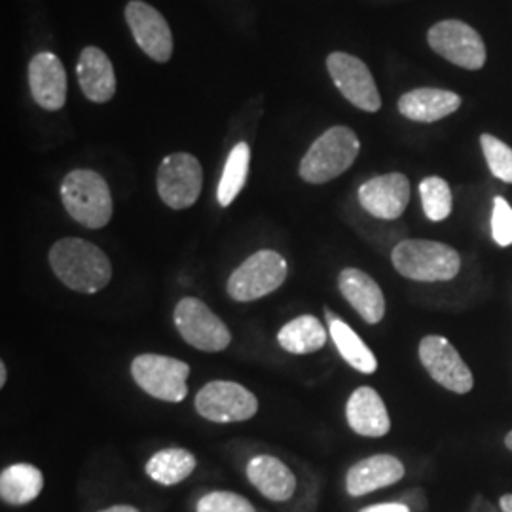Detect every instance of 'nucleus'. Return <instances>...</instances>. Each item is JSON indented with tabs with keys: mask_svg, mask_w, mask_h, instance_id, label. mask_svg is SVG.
<instances>
[{
	"mask_svg": "<svg viewBox=\"0 0 512 512\" xmlns=\"http://www.w3.org/2000/svg\"><path fill=\"white\" fill-rule=\"evenodd\" d=\"M126 21L139 48L156 63H167L173 55V35L164 16L143 0L126 6Z\"/></svg>",
	"mask_w": 512,
	"mask_h": 512,
	"instance_id": "ddd939ff",
	"label": "nucleus"
},
{
	"mask_svg": "<svg viewBox=\"0 0 512 512\" xmlns=\"http://www.w3.org/2000/svg\"><path fill=\"white\" fill-rule=\"evenodd\" d=\"M338 289L366 323L378 325L385 315V298L380 285L357 268H346L338 275Z\"/></svg>",
	"mask_w": 512,
	"mask_h": 512,
	"instance_id": "a211bd4d",
	"label": "nucleus"
},
{
	"mask_svg": "<svg viewBox=\"0 0 512 512\" xmlns=\"http://www.w3.org/2000/svg\"><path fill=\"white\" fill-rule=\"evenodd\" d=\"M289 274L287 260L272 249L249 256L228 279V294L236 302H255L277 291Z\"/></svg>",
	"mask_w": 512,
	"mask_h": 512,
	"instance_id": "39448f33",
	"label": "nucleus"
},
{
	"mask_svg": "<svg viewBox=\"0 0 512 512\" xmlns=\"http://www.w3.org/2000/svg\"><path fill=\"white\" fill-rule=\"evenodd\" d=\"M499 507L503 512H512V494H505L499 499Z\"/></svg>",
	"mask_w": 512,
	"mask_h": 512,
	"instance_id": "2f4dec72",
	"label": "nucleus"
},
{
	"mask_svg": "<svg viewBox=\"0 0 512 512\" xmlns=\"http://www.w3.org/2000/svg\"><path fill=\"white\" fill-rule=\"evenodd\" d=\"M418 351L421 365L444 389L458 395H465L473 389V372L461 359L458 349L450 344V340L439 334H429L421 340Z\"/></svg>",
	"mask_w": 512,
	"mask_h": 512,
	"instance_id": "9b49d317",
	"label": "nucleus"
},
{
	"mask_svg": "<svg viewBox=\"0 0 512 512\" xmlns=\"http://www.w3.org/2000/svg\"><path fill=\"white\" fill-rule=\"evenodd\" d=\"M131 376L135 384L158 401L183 403L188 395L190 366L179 359L156 353L139 355L131 363Z\"/></svg>",
	"mask_w": 512,
	"mask_h": 512,
	"instance_id": "423d86ee",
	"label": "nucleus"
},
{
	"mask_svg": "<svg viewBox=\"0 0 512 512\" xmlns=\"http://www.w3.org/2000/svg\"><path fill=\"white\" fill-rule=\"evenodd\" d=\"M327 330L323 323L313 315H300L281 327L277 334L279 346L293 355H308L327 344Z\"/></svg>",
	"mask_w": 512,
	"mask_h": 512,
	"instance_id": "5701e85b",
	"label": "nucleus"
},
{
	"mask_svg": "<svg viewBox=\"0 0 512 512\" xmlns=\"http://www.w3.org/2000/svg\"><path fill=\"white\" fill-rule=\"evenodd\" d=\"M50 266L57 279L76 293H99L112 279L109 256L86 239L55 241L50 249Z\"/></svg>",
	"mask_w": 512,
	"mask_h": 512,
	"instance_id": "f257e3e1",
	"label": "nucleus"
},
{
	"mask_svg": "<svg viewBox=\"0 0 512 512\" xmlns=\"http://www.w3.org/2000/svg\"><path fill=\"white\" fill-rule=\"evenodd\" d=\"M461 107L458 93L437 88H418L399 99V112L412 122L433 124L454 114Z\"/></svg>",
	"mask_w": 512,
	"mask_h": 512,
	"instance_id": "412c9836",
	"label": "nucleus"
},
{
	"mask_svg": "<svg viewBox=\"0 0 512 512\" xmlns=\"http://www.w3.org/2000/svg\"><path fill=\"white\" fill-rule=\"evenodd\" d=\"M359 512H410L408 505L404 503H378V505H370Z\"/></svg>",
	"mask_w": 512,
	"mask_h": 512,
	"instance_id": "7c9ffc66",
	"label": "nucleus"
},
{
	"mask_svg": "<svg viewBox=\"0 0 512 512\" xmlns=\"http://www.w3.org/2000/svg\"><path fill=\"white\" fill-rule=\"evenodd\" d=\"M61 202L78 224L99 230L112 219V194L107 181L92 169H74L61 184Z\"/></svg>",
	"mask_w": 512,
	"mask_h": 512,
	"instance_id": "20e7f679",
	"label": "nucleus"
},
{
	"mask_svg": "<svg viewBox=\"0 0 512 512\" xmlns=\"http://www.w3.org/2000/svg\"><path fill=\"white\" fill-rule=\"evenodd\" d=\"M421 205L427 219L433 222L448 219L452 213L450 184L440 177H427L420 184Z\"/></svg>",
	"mask_w": 512,
	"mask_h": 512,
	"instance_id": "bb28decb",
	"label": "nucleus"
},
{
	"mask_svg": "<svg viewBox=\"0 0 512 512\" xmlns=\"http://www.w3.org/2000/svg\"><path fill=\"white\" fill-rule=\"evenodd\" d=\"M329 332L338 353L351 368L363 374H374L378 370V361L372 349L366 346L363 338L351 329L346 321H342L340 317L330 321Z\"/></svg>",
	"mask_w": 512,
	"mask_h": 512,
	"instance_id": "b1692460",
	"label": "nucleus"
},
{
	"mask_svg": "<svg viewBox=\"0 0 512 512\" xmlns=\"http://www.w3.org/2000/svg\"><path fill=\"white\" fill-rule=\"evenodd\" d=\"M196 469V456L184 448H165L148 459L147 475L162 484L175 486L186 480Z\"/></svg>",
	"mask_w": 512,
	"mask_h": 512,
	"instance_id": "393cba45",
	"label": "nucleus"
},
{
	"mask_svg": "<svg viewBox=\"0 0 512 512\" xmlns=\"http://www.w3.org/2000/svg\"><path fill=\"white\" fill-rule=\"evenodd\" d=\"M346 418L349 427L361 437L380 439L391 429L389 412L380 393L372 387H359L351 393L346 406Z\"/></svg>",
	"mask_w": 512,
	"mask_h": 512,
	"instance_id": "f3484780",
	"label": "nucleus"
},
{
	"mask_svg": "<svg viewBox=\"0 0 512 512\" xmlns=\"http://www.w3.org/2000/svg\"><path fill=\"white\" fill-rule=\"evenodd\" d=\"M357 198L368 215L382 220L399 219L410 202V181L403 173H387L361 184Z\"/></svg>",
	"mask_w": 512,
	"mask_h": 512,
	"instance_id": "4468645a",
	"label": "nucleus"
},
{
	"mask_svg": "<svg viewBox=\"0 0 512 512\" xmlns=\"http://www.w3.org/2000/svg\"><path fill=\"white\" fill-rule=\"evenodd\" d=\"M249 164H251V147L241 141L230 150L228 160L224 164V171L220 177L219 188H217V200H219L220 207H230L238 198L239 192L247 183Z\"/></svg>",
	"mask_w": 512,
	"mask_h": 512,
	"instance_id": "a878e982",
	"label": "nucleus"
},
{
	"mask_svg": "<svg viewBox=\"0 0 512 512\" xmlns=\"http://www.w3.org/2000/svg\"><path fill=\"white\" fill-rule=\"evenodd\" d=\"M492 236L499 247L512 245V207L501 196H497L494 200Z\"/></svg>",
	"mask_w": 512,
	"mask_h": 512,
	"instance_id": "c756f323",
	"label": "nucleus"
},
{
	"mask_svg": "<svg viewBox=\"0 0 512 512\" xmlns=\"http://www.w3.org/2000/svg\"><path fill=\"white\" fill-rule=\"evenodd\" d=\"M6 384V365L0 363V387H4Z\"/></svg>",
	"mask_w": 512,
	"mask_h": 512,
	"instance_id": "72a5a7b5",
	"label": "nucleus"
},
{
	"mask_svg": "<svg viewBox=\"0 0 512 512\" xmlns=\"http://www.w3.org/2000/svg\"><path fill=\"white\" fill-rule=\"evenodd\" d=\"M247 478L266 499L283 503L296 492L293 471L274 456H255L247 463Z\"/></svg>",
	"mask_w": 512,
	"mask_h": 512,
	"instance_id": "aec40b11",
	"label": "nucleus"
},
{
	"mask_svg": "<svg viewBox=\"0 0 512 512\" xmlns=\"http://www.w3.org/2000/svg\"><path fill=\"white\" fill-rule=\"evenodd\" d=\"M480 147L484 150L492 175L503 183L512 184V148L488 133L480 137Z\"/></svg>",
	"mask_w": 512,
	"mask_h": 512,
	"instance_id": "cd10ccee",
	"label": "nucleus"
},
{
	"mask_svg": "<svg viewBox=\"0 0 512 512\" xmlns=\"http://www.w3.org/2000/svg\"><path fill=\"white\" fill-rule=\"evenodd\" d=\"M361 152V141L353 129L334 126L327 129L304 154L298 173L302 181L325 184L346 173Z\"/></svg>",
	"mask_w": 512,
	"mask_h": 512,
	"instance_id": "7ed1b4c3",
	"label": "nucleus"
},
{
	"mask_svg": "<svg viewBox=\"0 0 512 512\" xmlns=\"http://www.w3.org/2000/svg\"><path fill=\"white\" fill-rule=\"evenodd\" d=\"M99 512H139V509H135L131 505H114V507H109V509Z\"/></svg>",
	"mask_w": 512,
	"mask_h": 512,
	"instance_id": "473e14b6",
	"label": "nucleus"
},
{
	"mask_svg": "<svg viewBox=\"0 0 512 512\" xmlns=\"http://www.w3.org/2000/svg\"><path fill=\"white\" fill-rule=\"evenodd\" d=\"M194 404L202 418L215 423L251 420L258 412V401L247 387L224 380L203 385Z\"/></svg>",
	"mask_w": 512,
	"mask_h": 512,
	"instance_id": "9d476101",
	"label": "nucleus"
},
{
	"mask_svg": "<svg viewBox=\"0 0 512 512\" xmlns=\"http://www.w3.org/2000/svg\"><path fill=\"white\" fill-rule=\"evenodd\" d=\"M431 50L467 71H480L486 63V46L475 29L459 19H446L427 33Z\"/></svg>",
	"mask_w": 512,
	"mask_h": 512,
	"instance_id": "1a4fd4ad",
	"label": "nucleus"
},
{
	"mask_svg": "<svg viewBox=\"0 0 512 512\" xmlns=\"http://www.w3.org/2000/svg\"><path fill=\"white\" fill-rule=\"evenodd\" d=\"M44 476L29 463H14L0 475V497L8 505H27L42 494Z\"/></svg>",
	"mask_w": 512,
	"mask_h": 512,
	"instance_id": "4be33fe9",
	"label": "nucleus"
},
{
	"mask_svg": "<svg viewBox=\"0 0 512 512\" xmlns=\"http://www.w3.org/2000/svg\"><path fill=\"white\" fill-rule=\"evenodd\" d=\"M404 465L401 459L389 454H378L357 461L346 476V490L353 497L372 494L387 486L397 484L404 478Z\"/></svg>",
	"mask_w": 512,
	"mask_h": 512,
	"instance_id": "dca6fc26",
	"label": "nucleus"
},
{
	"mask_svg": "<svg viewBox=\"0 0 512 512\" xmlns=\"http://www.w3.org/2000/svg\"><path fill=\"white\" fill-rule=\"evenodd\" d=\"M198 512H256V509L243 495L209 492L198 501Z\"/></svg>",
	"mask_w": 512,
	"mask_h": 512,
	"instance_id": "c85d7f7f",
	"label": "nucleus"
},
{
	"mask_svg": "<svg viewBox=\"0 0 512 512\" xmlns=\"http://www.w3.org/2000/svg\"><path fill=\"white\" fill-rule=\"evenodd\" d=\"M29 88L38 107L61 110L67 101V73L57 55L40 52L29 63Z\"/></svg>",
	"mask_w": 512,
	"mask_h": 512,
	"instance_id": "2eb2a0df",
	"label": "nucleus"
},
{
	"mask_svg": "<svg viewBox=\"0 0 512 512\" xmlns=\"http://www.w3.org/2000/svg\"><path fill=\"white\" fill-rule=\"evenodd\" d=\"M327 69L334 86L353 107L365 112H378L382 109V97L376 82L359 57L346 52H334L327 57Z\"/></svg>",
	"mask_w": 512,
	"mask_h": 512,
	"instance_id": "f8f14e48",
	"label": "nucleus"
},
{
	"mask_svg": "<svg viewBox=\"0 0 512 512\" xmlns=\"http://www.w3.org/2000/svg\"><path fill=\"white\" fill-rule=\"evenodd\" d=\"M156 186L167 207L175 211L188 209L198 202L202 194V164L188 152L169 154L158 167Z\"/></svg>",
	"mask_w": 512,
	"mask_h": 512,
	"instance_id": "6e6552de",
	"label": "nucleus"
},
{
	"mask_svg": "<svg viewBox=\"0 0 512 512\" xmlns=\"http://www.w3.org/2000/svg\"><path fill=\"white\" fill-rule=\"evenodd\" d=\"M76 76L80 90L92 103H107L116 93L114 67L109 55L97 46L82 50L76 65Z\"/></svg>",
	"mask_w": 512,
	"mask_h": 512,
	"instance_id": "6ab92c4d",
	"label": "nucleus"
},
{
	"mask_svg": "<svg viewBox=\"0 0 512 512\" xmlns=\"http://www.w3.org/2000/svg\"><path fill=\"white\" fill-rule=\"evenodd\" d=\"M173 321L184 342L205 353L222 351L232 342V334L224 321L198 298H183L175 306Z\"/></svg>",
	"mask_w": 512,
	"mask_h": 512,
	"instance_id": "0eeeda50",
	"label": "nucleus"
},
{
	"mask_svg": "<svg viewBox=\"0 0 512 512\" xmlns=\"http://www.w3.org/2000/svg\"><path fill=\"white\" fill-rule=\"evenodd\" d=\"M505 446H507V448L512 452V431L507 435V437H505Z\"/></svg>",
	"mask_w": 512,
	"mask_h": 512,
	"instance_id": "f704fd0d",
	"label": "nucleus"
},
{
	"mask_svg": "<svg viewBox=\"0 0 512 512\" xmlns=\"http://www.w3.org/2000/svg\"><path fill=\"white\" fill-rule=\"evenodd\" d=\"M391 262L406 279L423 283L450 281L461 270V256L456 249L429 239H404L397 243Z\"/></svg>",
	"mask_w": 512,
	"mask_h": 512,
	"instance_id": "f03ea898",
	"label": "nucleus"
}]
</instances>
